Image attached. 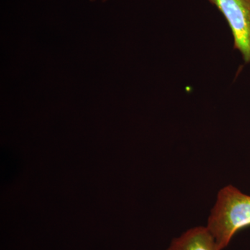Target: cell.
Segmentation results:
<instances>
[{"label": "cell", "mask_w": 250, "mask_h": 250, "mask_svg": "<svg viewBox=\"0 0 250 250\" xmlns=\"http://www.w3.org/2000/svg\"><path fill=\"white\" fill-rule=\"evenodd\" d=\"M250 226V196L233 186L220 190L207 228L218 250L228 247L238 231Z\"/></svg>", "instance_id": "obj_1"}, {"label": "cell", "mask_w": 250, "mask_h": 250, "mask_svg": "<svg viewBox=\"0 0 250 250\" xmlns=\"http://www.w3.org/2000/svg\"><path fill=\"white\" fill-rule=\"evenodd\" d=\"M226 19L233 37V48L250 62V0H208Z\"/></svg>", "instance_id": "obj_2"}, {"label": "cell", "mask_w": 250, "mask_h": 250, "mask_svg": "<svg viewBox=\"0 0 250 250\" xmlns=\"http://www.w3.org/2000/svg\"><path fill=\"white\" fill-rule=\"evenodd\" d=\"M167 250H218L213 236L207 228L190 229L174 238Z\"/></svg>", "instance_id": "obj_3"}]
</instances>
